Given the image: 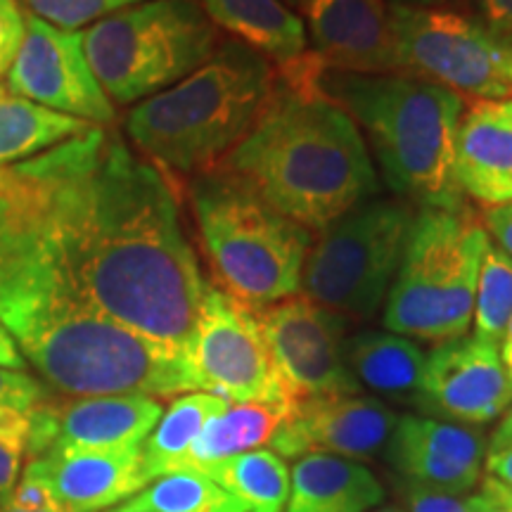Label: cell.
Masks as SVG:
<instances>
[{"instance_id": "12", "label": "cell", "mask_w": 512, "mask_h": 512, "mask_svg": "<svg viewBox=\"0 0 512 512\" xmlns=\"http://www.w3.org/2000/svg\"><path fill=\"white\" fill-rule=\"evenodd\" d=\"M292 406L313 396L358 394L344 361V316L304 294L256 311Z\"/></svg>"}, {"instance_id": "36", "label": "cell", "mask_w": 512, "mask_h": 512, "mask_svg": "<svg viewBox=\"0 0 512 512\" xmlns=\"http://www.w3.org/2000/svg\"><path fill=\"white\" fill-rule=\"evenodd\" d=\"M465 5L491 34H512V0H465Z\"/></svg>"}, {"instance_id": "4", "label": "cell", "mask_w": 512, "mask_h": 512, "mask_svg": "<svg viewBox=\"0 0 512 512\" xmlns=\"http://www.w3.org/2000/svg\"><path fill=\"white\" fill-rule=\"evenodd\" d=\"M275 88L278 69L228 38L200 69L138 102L126 117V133L159 169L207 174L245 140Z\"/></svg>"}, {"instance_id": "47", "label": "cell", "mask_w": 512, "mask_h": 512, "mask_svg": "<svg viewBox=\"0 0 512 512\" xmlns=\"http://www.w3.org/2000/svg\"><path fill=\"white\" fill-rule=\"evenodd\" d=\"M285 3L290 5V8H292L294 12H297V5H299V0H285Z\"/></svg>"}, {"instance_id": "8", "label": "cell", "mask_w": 512, "mask_h": 512, "mask_svg": "<svg viewBox=\"0 0 512 512\" xmlns=\"http://www.w3.org/2000/svg\"><path fill=\"white\" fill-rule=\"evenodd\" d=\"M221 31L197 0H143L83 31L95 79L114 105H133L200 69Z\"/></svg>"}, {"instance_id": "40", "label": "cell", "mask_w": 512, "mask_h": 512, "mask_svg": "<svg viewBox=\"0 0 512 512\" xmlns=\"http://www.w3.org/2000/svg\"><path fill=\"white\" fill-rule=\"evenodd\" d=\"M512 444V401L508 406V411L501 415V422H498V427L491 434L489 439V451L486 453H494V451H501V448L510 446Z\"/></svg>"}, {"instance_id": "9", "label": "cell", "mask_w": 512, "mask_h": 512, "mask_svg": "<svg viewBox=\"0 0 512 512\" xmlns=\"http://www.w3.org/2000/svg\"><path fill=\"white\" fill-rule=\"evenodd\" d=\"M413 214L403 200L356 204L313 240L299 294L339 316H373L401 266Z\"/></svg>"}, {"instance_id": "16", "label": "cell", "mask_w": 512, "mask_h": 512, "mask_svg": "<svg viewBox=\"0 0 512 512\" xmlns=\"http://www.w3.org/2000/svg\"><path fill=\"white\" fill-rule=\"evenodd\" d=\"M396 415L380 399L361 394L313 396L290 408L271 441L280 458H299L306 453L366 460L384 451L392 437Z\"/></svg>"}, {"instance_id": "33", "label": "cell", "mask_w": 512, "mask_h": 512, "mask_svg": "<svg viewBox=\"0 0 512 512\" xmlns=\"http://www.w3.org/2000/svg\"><path fill=\"white\" fill-rule=\"evenodd\" d=\"M43 401H48V392L41 382L24 370L0 366V411L29 413Z\"/></svg>"}, {"instance_id": "25", "label": "cell", "mask_w": 512, "mask_h": 512, "mask_svg": "<svg viewBox=\"0 0 512 512\" xmlns=\"http://www.w3.org/2000/svg\"><path fill=\"white\" fill-rule=\"evenodd\" d=\"M88 128L93 124L36 105L0 83V169L43 155Z\"/></svg>"}, {"instance_id": "38", "label": "cell", "mask_w": 512, "mask_h": 512, "mask_svg": "<svg viewBox=\"0 0 512 512\" xmlns=\"http://www.w3.org/2000/svg\"><path fill=\"white\" fill-rule=\"evenodd\" d=\"M484 470L486 477L512 489V444L501 448V451L486 453Z\"/></svg>"}, {"instance_id": "28", "label": "cell", "mask_w": 512, "mask_h": 512, "mask_svg": "<svg viewBox=\"0 0 512 512\" xmlns=\"http://www.w3.org/2000/svg\"><path fill=\"white\" fill-rule=\"evenodd\" d=\"M121 508L147 512H252L233 491L200 472H171L152 479Z\"/></svg>"}, {"instance_id": "37", "label": "cell", "mask_w": 512, "mask_h": 512, "mask_svg": "<svg viewBox=\"0 0 512 512\" xmlns=\"http://www.w3.org/2000/svg\"><path fill=\"white\" fill-rule=\"evenodd\" d=\"M482 226L491 242L503 249L512 259V202L484 209Z\"/></svg>"}, {"instance_id": "21", "label": "cell", "mask_w": 512, "mask_h": 512, "mask_svg": "<svg viewBox=\"0 0 512 512\" xmlns=\"http://www.w3.org/2000/svg\"><path fill=\"white\" fill-rule=\"evenodd\" d=\"M219 31L266 57L278 72L309 53L302 17L285 0H197Z\"/></svg>"}, {"instance_id": "34", "label": "cell", "mask_w": 512, "mask_h": 512, "mask_svg": "<svg viewBox=\"0 0 512 512\" xmlns=\"http://www.w3.org/2000/svg\"><path fill=\"white\" fill-rule=\"evenodd\" d=\"M403 512H472V496L451 494V491L430 489L403 479L399 486Z\"/></svg>"}, {"instance_id": "15", "label": "cell", "mask_w": 512, "mask_h": 512, "mask_svg": "<svg viewBox=\"0 0 512 512\" xmlns=\"http://www.w3.org/2000/svg\"><path fill=\"white\" fill-rule=\"evenodd\" d=\"M512 401L498 344L475 335L439 342L425 361L418 406L439 420L482 427L501 418Z\"/></svg>"}, {"instance_id": "5", "label": "cell", "mask_w": 512, "mask_h": 512, "mask_svg": "<svg viewBox=\"0 0 512 512\" xmlns=\"http://www.w3.org/2000/svg\"><path fill=\"white\" fill-rule=\"evenodd\" d=\"M320 91L366 131L387 188L420 209L465 207L453 181L465 100L408 74L323 72Z\"/></svg>"}, {"instance_id": "41", "label": "cell", "mask_w": 512, "mask_h": 512, "mask_svg": "<svg viewBox=\"0 0 512 512\" xmlns=\"http://www.w3.org/2000/svg\"><path fill=\"white\" fill-rule=\"evenodd\" d=\"M482 491H486L489 496H494L498 503H503L505 508L512 512V489H508V486H503V484L494 482V479L484 477L482 479Z\"/></svg>"}, {"instance_id": "3", "label": "cell", "mask_w": 512, "mask_h": 512, "mask_svg": "<svg viewBox=\"0 0 512 512\" xmlns=\"http://www.w3.org/2000/svg\"><path fill=\"white\" fill-rule=\"evenodd\" d=\"M216 169L311 233L380 192L356 121L323 91H294L280 79L252 131Z\"/></svg>"}, {"instance_id": "43", "label": "cell", "mask_w": 512, "mask_h": 512, "mask_svg": "<svg viewBox=\"0 0 512 512\" xmlns=\"http://www.w3.org/2000/svg\"><path fill=\"white\" fill-rule=\"evenodd\" d=\"M498 354H501L503 368H505V373H508V380L512 384V318H510L508 328H505V332H503L501 344H498Z\"/></svg>"}, {"instance_id": "20", "label": "cell", "mask_w": 512, "mask_h": 512, "mask_svg": "<svg viewBox=\"0 0 512 512\" xmlns=\"http://www.w3.org/2000/svg\"><path fill=\"white\" fill-rule=\"evenodd\" d=\"M48 479L55 496L74 512H98L128 501L150 484L143 446L114 451H72L29 460Z\"/></svg>"}, {"instance_id": "32", "label": "cell", "mask_w": 512, "mask_h": 512, "mask_svg": "<svg viewBox=\"0 0 512 512\" xmlns=\"http://www.w3.org/2000/svg\"><path fill=\"white\" fill-rule=\"evenodd\" d=\"M0 512H74L55 496L48 479L34 465L24 467L22 477L5 503H0Z\"/></svg>"}, {"instance_id": "17", "label": "cell", "mask_w": 512, "mask_h": 512, "mask_svg": "<svg viewBox=\"0 0 512 512\" xmlns=\"http://www.w3.org/2000/svg\"><path fill=\"white\" fill-rule=\"evenodd\" d=\"M384 451L406 482L467 496L482 482L489 439L479 427L403 415Z\"/></svg>"}, {"instance_id": "6", "label": "cell", "mask_w": 512, "mask_h": 512, "mask_svg": "<svg viewBox=\"0 0 512 512\" xmlns=\"http://www.w3.org/2000/svg\"><path fill=\"white\" fill-rule=\"evenodd\" d=\"M192 214L216 287L261 311L302 292L313 233L273 209L242 178L223 169L195 176Z\"/></svg>"}, {"instance_id": "30", "label": "cell", "mask_w": 512, "mask_h": 512, "mask_svg": "<svg viewBox=\"0 0 512 512\" xmlns=\"http://www.w3.org/2000/svg\"><path fill=\"white\" fill-rule=\"evenodd\" d=\"M31 15L67 31L93 27L114 12L131 8L143 0H24Z\"/></svg>"}, {"instance_id": "11", "label": "cell", "mask_w": 512, "mask_h": 512, "mask_svg": "<svg viewBox=\"0 0 512 512\" xmlns=\"http://www.w3.org/2000/svg\"><path fill=\"white\" fill-rule=\"evenodd\" d=\"M200 392L228 403H290L256 311L207 283L188 351Z\"/></svg>"}, {"instance_id": "48", "label": "cell", "mask_w": 512, "mask_h": 512, "mask_svg": "<svg viewBox=\"0 0 512 512\" xmlns=\"http://www.w3.org/2000/svg\"><path fill=\"white\" fill-rule=\"evenodd\" d=\"M112 512H147V510H126V508H117V510H112Z\"/></svg>"}, {"instance_id": "22", "label": "cell", "mask_w": 512, "mask_h": 512, "mask_svg": "<svg viewBox=\"0 0 512 512\" xmlns=\"http://www.w3.org/2000/svg\"><path fill=\"white\" fill-rule=\"evenodd\" d=\"M384 486L361 460L306 453L294 458L285 512H370Z\"/></svg>"}, {"instance_id": "7", "label": "cell", "mask_w": 512, "mask_h": 512, "mask_svg": "<svg viewBox=\"0 0 512 512\" xmlns=\"http://www.w3.org/2000/svg\"><path fill=\"white\" fill-rule=\"evenodd\" d=\"M489 235L470 209H418L384 306V328L422 342L467 335Z\"/></svg>"}, {"instance_id": "27", "label": "cell", "mask_w": 512, "mask_h": 512, "mask_svg": "<svg viewBox=\"0 0 512 512\" xmlns=\"http://www.w3.org/2000/svg\"><path fill=\"white\" fill-rule=\"evenodd\" d=\"M207 477L242 498L252 512H285L290 467L271 448H256L211 467Z\"/></svg>"}, {"instance_id": "45", "label": "cell", "mask_w": 512, "mask_h": 512, "mask_svg": "<svg viewBox=\"0 0 512 512\" xmlns=\"http://www.w3.org/2000/svg\"><path fill=\"white\" fill-rule=\"evenodd\" d=\"M498 41H501V46H503L505 64H508V76H510V81H512V34L498 36Z\"/></svg>"}, {"instance_id": "2", "label": "cell", "mask_w": 512, "mask_h": 512, "mask_svg": "<svg viewBox=\"0 0 512 512\" xmlns=\"http://www.w3.org/2000/svg\"><path fill=\"white\" fill-rule=\"evenodd\" d=\"M0 325L55 392L174 396L200 392L188 356L88 309L0 226Z\"/></svg>"}, {"instance_id": "46", "label": "cell", "mask_w": 512, "mask_h": 512, "mask_svg": "<svg viewBox=\"0 0 512 512\" xmlns=\"http://www.w3.org/2000/svg\"><path fill=\"white\" fill-rule=\"evenodd\" d=\"M373 512H403L399 505H384V508H380V510H373Z\"/></svg>"}, {"instance_id": "42", "label": "cell", "mask_w": 512, "mask_h": 512, "mask_svg": "<svg viewBox=\"0 0 512 512\" xmlns=\"http://www.w3.org/2000/svg\"><path fill=\"white\" fill-rule=\"evenodd\" d=\"M472 512H510L503 503H498L494 496H489L486 491L472 494Z\"/></svg>"}, {"instance_id": "10", "label": "cell", "mask_w": 512, "mask_h": 512, "mask_svg": "<svg viewBox=\"0 0 512 512\" xmlns=\"http://www.w3.org/2000/svg\"><path fill=\"white\" fill-rule=\"evenodd\" d=\"M396 72L430 81L467 102L512 98L505 53L479 19L448 5L389 3Z\"/></svg>"}, {"instance_id": "23", "label": "cell", "mask_w": 512, "mask_h": 512, "mask_svg": "<svg viewBox=\"0 0 512 512\" xmlns=\"http://www.w3.org/2000/svg\"><path fill=\"white\" fill-rule=\"evenodd\" d=\"M344 361L358 387L394 401H418L427 354L411 337L389 330L358 332L344 342Z\"/></svg>"}, {"instance_id": "29", "label": "cell", "mask_w": 512, "mask_h": 512, "mask_svg": "<svg viewBox=\"0 0 512 512\" xmlns=\"http://www.w3.org/2000/svg\"><path fill=\"white\" fill-rule=\"evenodd\" d=\"M512 318V259L489 240L479 266L475 316L472 335L491 344H501V337Z\"/></svg>"}, {"instance_id": "39", "label": "cell", "mask_w": 512, "mask_h": 512, "mask_svg": "<svg viewBox=\"0 0 512 512\" xmlns=\"http://www.w3.org/2000/svg\"><path fill=\"white\" fill-rule=\"evenodd\" d=\"M0 366L12 368V370H24L27 368V361L19 354L15 339L8 335V330L0 325Z\"/></svg>"}, {"instance_id": "31", "label": "cell", "mask_w": 512, "mask_h": 512, "mask_svg": "<svg viewBox=\"0 0 512 512\" xmlns=\"http://www.w3.org/2000/svg\"><path fill=\"white\" fill-rule=\"evenodd\" d=\"M31 434V411H0V503L10 498L22 477Z\"/></svg>"}, {"instance_id": "13", "label": "cell", "mask_w": 512, "mask_h": 512, "mask_svg": "<svg viewBox=\"0 0 512 512\" xmlns=\"http://www.w3.org/2000/svg\"><path fill=\"white\" fill-rule=\"evenodd\" d=\"M5 86L36 105L88 121L93 126H110L117 107L95 79L83 31H67L24 15V41L12 62Z\"/></svg>"}, {"instance_id": "1", "label": "cell", "mask_w": 512, "mask_h": 512, "mask_svg": "<svg viewBox=\"0 0 512 512\" xmlns=\"http://www.w3.org/2000/svg\"><path fill=\"white\" fill-rule=\"evenodd\" d=\"M0 226L88 309L188 356L207 280L169 178L119 133L0 169Z\"/></svg>"}, {"instance_id": "35", "label": "cell", "mask_w": 512, "mask_h": 512, "mask_svg": "<svg viewBox=\"0 0 512 512\" xmlns=\"http://www.w3.org/2000/svg\"><path fill=\"white\" fill-rule=\"evenodd\" d=\"M24 15L17 0H0V76L10 72L24 41Z\"/></svg>"}, {"instance_id": "26", "label": "cell", "mask_w": 512, "mask_h": 512, "mask_svg": "<svg viewBox=\"0 0 512 512\" xmlns=\"http://www.w3.org/2000/svg\"><path fill=\"white\" fill-rule=\"evenodd\" d=\"M226 406V399L209 392H188L171 401L143 444L145 477L152 482L171 472H181L202 427Z\"/></svg>"}, {"instance_id": "14", "label": "cell", "mask_w": 512, "mask_h": 512, "mask_svg": "<svg viewBox=\"0 0 512 512\" xmlns=\"http://www.w3.org/2000/svg\"><path fill=\"white\" fill-rule=\"evenodd\" d=\"M155 396H81L43 401L31 411L29 460L72 451H114L143 446L162 418Z\"/></svg>"}, {"instance_id": "19", "label": "cell", "mask_w": 512, "mask_h": 512, "mask_svg": "<svg viewBox=\"0 0 512 512\" xmlns=\"http://www.w3.org/2000/svg\"><path fill=\"white\" fill-rule=\"evenodd\" d=\"M453 181L482 207L512 202V98L470 102L460 117Z\"/></svg>"}, {"instance_id": "24", "label": "cell", "mask_w": 512, "mask_h": 512, "mask_svg": "<svg viewBox=\"0 0 512 512\" xmlns=\"http://www.w3.org/2000/svg\"><path fill=\"white\" fill-rule=\"evenodd\" d=\"M290 408V403H228L202 427L181 472L207 475L223 460L271 446Z\"/></svg>"}, {"instance_id": "44", "label": "cell", "mask_w": 512, "mask_h": 512, "mask_svg": "<svg viewBox=\"0 0 512 512\" xmlns=\"http://www.w3.org/2000/svg\"><path fill=\"white\" fill-rule=\"evenodd\" d=\"M389 3H403V5H448V8H458L460 0H389Z\"/></svg>"}, {"instance_id": "18", "label": "cell", "mask_w": 512, "mask_h": 512, "mask_svg": "<svg viewBox=\"0 0 512 512\" xmlns=\"http://www.w3.org/2000/svg\"><path fill=\"white\" fill-rule=\"evenodd\" d=\"M297 15L325 72L399 74L387 0H299Z\"/></svg>"}]
</instances>
